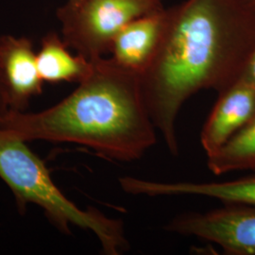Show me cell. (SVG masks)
I'll return each instance as SVG.
<instances>
[{
	"label": "cell",
	"mask_w": 255,
	"mask_h": 255,
	"mask_svg": "<svg viewBox=\"0 0 255 255\" xmlns=\"http://www.w3.org/2000/svg\"><path fill=\"white\" fill-rule=\"evenodd\" d=\"M255 46V10L244 0H185L168 8L154 59L140 74L146 108L169 153L180 151L177 119L201 90L225 91Z\"/></svg>",
	"instance_id": "1"
},
{
	"label": "cell",
	"mask_w": 255,
	"mask_h": 255,
	"mask_svg": "<svg viewBox=\"0 0 255 255\" xmlns=\"http://www.w3.org/2000/svg\"><path fill=\"white\" fill-rule=\"evenodd\" d=\"M91 63L90 72L64 100L39 113L10 110L0 128L25 142L74 143L124 163L141 159L157 135L139 74L112 58Z\"/></svg>",
	"instance_id": "2"
},
{
	"label": "cell",
	"mask_w": 255,
	"mask_h": 255,
	"mask_svg": "<svg viewBox=\"0 0 255 255\" xmlns=\"http://www.w3.org/2000/svg\"><path fill=\"white\" fill-rule=\"evenodd\" d=\"M27 142L0 128V178L13 193L21 210L34 203L45 211L55 226L70 233V226L92 232L105 255L128 250L123 222L110 219L95 208L82 210L56 186L45 163Z\"/></svg>",
	"instance_id": "3"
},
{
	"label": "cell",
	"mask_w": 255,
	"mask_h": 255,
	"mask_svg": "<svg viewBox=\"0 0 255 255\" xmlns=\"http://www.w3.org/2000/svg\"><path fill=\"white\" fill-rule=\"evenodd\" d=\"M163 9V0H67L57 18L66 46L92 62L110 53L131 21Z\"/></svg>",
	"instance_id": "4"
},
{
	"label": "cell",
	"mask_w": 255,
	"mask_h": 255,
	"mask_svg": "<svg viewBox=\"0 0 255 255\" xmlns=\"http://www.w3.org/2000/svg\"><path fill=\"white\" fill-rule=\"evenodd\" d=\"M164 230L217 244L229 255H255V206L224 203L207 212L176 216Z\"/></svg>",
	"instance_id": "5"
},
{
	"label": "cell",
	"mask_w": 255,
	"mask_h": 255,
	"mask_svg": "<svg viewBox=\"0 0 255 255\" xmlns=\"http://www.w3.org/2000/svg\"><path fill=\"white\" fill-rule=\"evenodd\" d=\"M122 190L133 196H197L223 203L255 206V174L227 182H156L132 176L119 178Z\"/></svg>",
	"instance_id": "6"
},
{
	"label": "cell",
	"mask_w": 255,
	"mask_h": 255,
	"mask_svg": "<svg viewBox=\"0 0 255 255\" xmlns=\"http://www.w3.org/2000/svg\"><path fill=\"white\" fill-rule=\"evenodd\" d=\"M0 67L9 108L25 112L31 99L42 94L44 83L39 73L32 41L27 37L2 35Z\"/></svg>",
	"instance_id": "7"
},
{
	"label": "cell",
	"mask_w": 255,
	"mask_h": 255,
	"mask_svg": "<svg viewBox=\"0 0 255 255\" xmlns=\"http://www.w3.org/2000/svg\"><path fill=\"white\" fill-rule=\"evenodd\" d=\"M255 118V88L240 78L219 94L202 128L201 146L206 156L213 154Z\"/></svg>",
	"instance_id": "8"
},
{
	"label": "cell",
	"mask_w": 255,
	"mask_h": 255,
	"mask_svg": "<svg viewBox=\"0 0 255 255\" xmlns=\"http://www.w3.org/2000/svg\"><path fill=\"white\" fill-rule=\"evenodd\" d=\"M168 21V9L139 17L116 37L110 53L122 67L142 74L154 59Z\"/></svg>",
	"instance_id": "9"
},
{
	"label": "cell",
	"mask_w": 255,
	"mask_h": 255,
	"mask_svg": "<svg viewBox=\"0 0 255 255\" xmlns=\"http://www.w3.org/2000/svg\"><path fill=\"white\" fill-rule=\"evenodd\" d=\"M39 73L44 82H79L90 72L92 63L69 51L62 37L49 32L42 39L36 53Z\"/></svg>",
	"instance_id": "10"
},
{
	"label": "cell",
	"mask_w": 255,
	"mask_h": 255,
	"mask_svg": "<svg viewBox=\"0 0 255 255\" xmlns=\"http://www.w3.org/2000/svg\"><path fill=\"white\" fill-rule=\"evenodd\" d=\"M207 166L215 175L242 170L255 172V118L216 152L207 156Z\"/></svg>",
	"instance_id": "11"
},
{
	"label": "cell",
	"mask_w": 255,
	"mask_h": 255,
	"mask_svg": "<svg viewBox=\"0 0 255 255\" xmlns=\"http://www.w3.org/2000/svg\"><path fill=\"white\" fill-rule=\"evenodd\" d=\"M1 37L2 35H0V42H1ZM9 111L10 108H9L8 95H7V90H6L5 82L3 79L2 70L0 67V120L3 119Z\"/></svg>",
	"instance_id": "12"
},
{
	"label": "cell",
	"mask_w": 255,
	"mask_h": 255,
	"mask_svg": "<svg viewBox=\"0 0 255 255\" xmlns=\"http://www.w3.org/2000/svg\"><path fill=\"white\" fill-rule=\"evenodd\" d=\"M241 78L251 83L255 88V46L249 57Z\"/></svg>",
	"instance_id": "13"
},
{
	"label": "cell",
	"mask_w": 255,
	"mask_h": 255,
	"mask_svg": "<svg viewBox=\"0 0 255 255\" xmlns=\"http://www.w3.org/2000/svg\"><path fill=\"white\" fill-rule=\"evenodd\" d=\"M247 4L255 10V0H244Z\"/></svg>",
	"instance_id": "14"
}]
</instances>
